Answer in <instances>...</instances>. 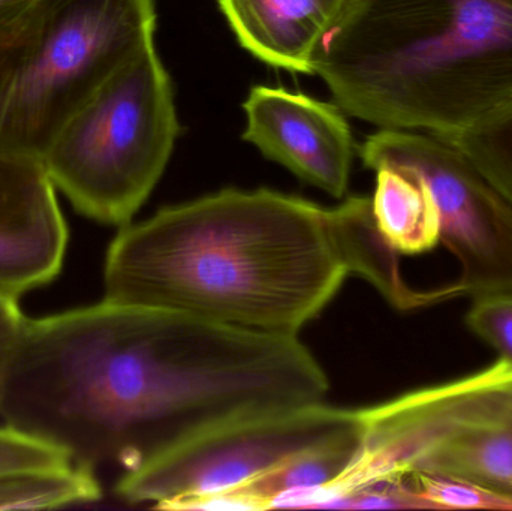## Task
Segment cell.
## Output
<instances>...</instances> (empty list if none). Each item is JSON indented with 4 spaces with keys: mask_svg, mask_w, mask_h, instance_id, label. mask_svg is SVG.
<instances>
[{
    "mask_svg": "<svg viewBox=\"0 0 512 511\" xmlns=\"http://www.w3.org/2000/svg\"><path fill=\"white\" fill-rule=\"evenodd\" d=\"M328 390L298 336L102 300L26 318L0 386V417L75 465L129 473L222 420L321 402Z\"/></svg>",
    "mask_w": 512,
    "mask_h": 511,
    "instance_id": "obj_1",
    "label": "cell"
},
{
    "mask_svg": "<svg viewBox=\"0 0 512 511\" xmlns=\"http://www.w3.org/2000/svg\"><path fill=\"white\" fill-rule=\"evenodd\" d=\"M351 275L400 311L453 299L447 285L420 291L403 279L372 198L322 207L268 189H225L122 227L105 257L104 300L298 336Z\"/></svg>",
    "mask_w": 512,
    "mask_h": 511,
    "instance_id": "obj_2",
    "label": "cell"
},
{
    "mask_svg": "<svg viewBox=\"0 0 512 511\" xmlns=\"http://www.w3.org/2000/svg\"><path fill=\"white\" fill-rule=\"evenodd\" d=\"M315 74L349 116L451 140L512 98V0H348Z\"/></svg>",
    "mask_w": 512,
    "mask_h": 511,
    "instance_id": "obj_3",
    "label": "cell"
},
{
    "mask_svg": "<svg viewBox=\"0 0 512 511\" xmlns=\"http://www.w3.org/2000/svg\"><path fill=\"white\" fill-rule=\"evenodd\" d=\"M155 24V0H23L0 15V149L42 159Z\"/></svg>",
    "mask_w": 512,
    "mask_h": 511,
    "instance_id": "obj_4",
    "label": "cell"
},
{
    "mask_svg": "<svg viewBox=\"0 0 512 511\" xmlns=\"http://www.w3.org/2000/svg\"><path fill=\"white\" fill-rule=\"evenodd\" d=\"M179 132L170 77L150 44L63 125L41 161L77 212L125 227L164 174Z\"/></svg>",
    "mask_w": 512,
    "mask_h": 511,
    "instance_id": "obj_5",
    "label": "cell"
},
{
    "mask_svg": "<svg viewBox=\"0 0 512 511\" xmlns=\"http://www.w3.org/2000/svg\"><path fill=\"white\" fill-rule=\"evenodd\" d=\"M361 410L321 402L249 411L215 423L123 473L117 497L183 510L192 501L239 491L291 459L358 437Z\"/></svg>",
    "mask_w": 512,
    "mask_h": 511,
    "instance_id": "obj_6",
    "label": "cell"
},
{
    "mask_svg": "<svg viewBox=\"0 0 512 511\" xmlns=\"http://www.w3.org/2000/svg\"><path fill=\"white\" fill-rule=\"evenodd\" d=\"M370 170L406 171L426 186L441 242L460 264L457 296L512 293V203L450 141L426 132L381 129L360 147Z\"/></svg>",
    "mask_w": 512,
    "mask_h": 511,
    "instance_id": "obj_7",
    "label": "cell"
},
{
    "mask_svg": "<svg viewBox=\"0 0 512 511\" xmlns=\"http://www.w3.org/2000/svg\"><path fill=\"white\" fill-rule=\"evenodd\" d=\"M511 407L512 363L499 359L468 377L363 408L360 449L351 467L330 488L313 495L307 509H333L361 489L406 479L439 444Z\"/></svg>",
    "mask_w": 512,
    "mask_h": 511,
    "instance_id": "obj_8",
    "label": "cell"
},
{
    "mask_svg": "<svg viewBox=\"0 0 512 511\" xmlns=\"http://www.w3.org/2000/svg\"><path fill=\"white\" fill-rule=\"evenodd\" d=\"M245 111L246 141L310 185L336 198L346 194L354 141L337 105L256 86L246 99Z\"/></svg>",
    "mask_w": 512,
    "mask_h": 511,
    "instance_id": "obj_9",
    "label": "cell"
},
{
    "mask_svg": "<svg viewBox=\"0 0 512 511\" xmlns=\"http://www.w3.org/2000/svg\"><path fill=\"white\" fill-rule=\"evenodd\" d=\"M68 227L41 159L0 149V293L18 297L62 269Z\"/></svg>",
    "mask_w": 512,
    "mask_h": 511,
    "instance_id": "obj_10",
    "label": "cell"
},
{
    "mask_svg": "<svg viewBox=\"0 0 512 511\" xmlns=\"http://www.w3.org/2000/svg\"><path fill=\"white\" fill-rule=\"evenodd\" d=\"M240 44L262 62L315 74L319 45L348 0H218Z\"/></svg>",
    "mask_w": 512,
    "mask_h": 511,
    "instance_id": "obj_11",
    "label": "cell"
},
{
    "mask_svg": "<svg viewBox=\"0 0 512 511\" xmlns=\"http://www.w3.org/2000/svg\"><path fill=\"white\" fill-rule=\"evenodd\" d=\"M417 473L469 480L512 498V407L439 444L412 474Z\"/></svg>",
    "mask_w": 512,
    "mask_h": 511,
    "instance_id": "obj_12",
    "label": "cell"
},
{
    "mask_svg": "<svg viewBox=\"0 0 512 511\" xmlns=\"http://www.w3.org/2000/svg\"><path fill=\"white\" fill-rule=\"evenodd\" d=\"M372 207L379 231L399 254H423L441 242L438 209L426 186L412 174L378 168Z\"/></svg>",
    "mask_w": 512,
    "mask_h": 511,
    "instance_id": "obj_13",
    "label": "cell"
},
{
    "mask_svg": "<svg viewBox=\"0 0 512 511\" xmlns=\"http://www.w3.org/2000/svg\"><path fill=\"white\" fill-rule=\"evenodd\" d=\"M95 471L80 465L17 471L0 476V510H45L98 501Z\"/></svg>",
    "mask_w": 512,
    "mask_h": 511,
    "instance_id": "obj_14",
    "label": "cell"
},
{
    "mask_svg": "<svg viewBox=\"0 0 512 511\" xmlns=\"http://www.w3.org/2000/svg\"><path fill=\"white\" fill-rule=\"evenodd\" d=\"M512 203V98L451 138Z\"/></svg>",
    "mask_w": 512,
    "mask_h": 511,
    "instance_id": "obj_15",
    "label": "cell"
},
{
    "mask_svg": "<svg viewBox=\"0 0 512 511\" xmlns=\"http://www.w3.org/2000/svg\"><path fill=\"white\" fill-rule=\"evenodd\" d=\"M408 479L433 510L512 511L511 497L469 480L423 473L411 474Z\"/></svg>",
    "mask_w": 512,
    "mask_h": 511,
    "instance_id": "obj_16",
    "label": "cell"
},
{
    "mask_svg": "<svg viewBox=\"0 0 512 511\" xmlns=\"http://www.w3.org/2000/svg\"><path fill=\"white\" fill-rule=\"evenodd\" d=\"M74 462L53 444L6 426L0 428V476L17 471L68 467Z\"/></svg>",
    "mask_w": 512,
    "mask_h": 511,
    "instance_id": "obj_17",
    "label": "cell"
},
{
    "mask_svg": "<svg viewBox=\"0 0 512 511\" xmlns=\"http://www.w3.org/2000/svg\"><path fill=\"white\" fill-rule=\"evenodd\" d=\"M466 324L496 350L499 359L512 363V293L475 297Z\"/></svg>",
    "mask_w": 512,
    "mask_h": 511,
    "instance_id": "obj_18",
    "label": "cell"
},
{
    "mask_svg": "<svg viewBox=\"0 0 512 511\" xmlns=\"http://www.w3.org/2000/svg\"><path fill=\"white\" fill-rule=\"evenodd\" d=\"M333 509L367 510V509H402V510H433L421 495L418 494L411 480L376 483L369 488L354 492L334 504Z\"/></svg>",
    "mask_w": 512,
    "mask_h": 511,
    "instance_id": "obj_19",
    "label": "cell"
},
{
    "mask_svg": "<svg viewBox=\"0 0 512 511\" xmlns=\"http://www.w3.org/2000/svg\"><path fill=\"white\" fill-rule=\"evenodd\" d=\"M24 321L26 318L18 308L17 299L0 293V386L20 339Z\"/></svg>",
    "mask_w": 512,
    "mask_h": 511,
    "instance_id": "obj_20",
    "label": "cell"
},
{
    "mask_svg": "<svg viewBox=\"0 0 512 511\" xmlns=\"http://www.w3.org/2000/svg\"><path fill=\"white\" fill-rule=\"evenodd\" d=\"M23 0H0V15L5 14L12 6L18 5Z\"/></svg>",
    "mask_w": 512,
    "mask_h": 511,
    "instance_id": "obj_21",
    "label": "cell"
}]
</instances>
